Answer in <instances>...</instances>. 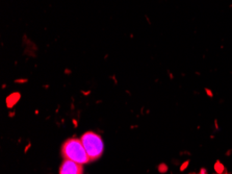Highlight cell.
I'll use <instances>...</instances> for the list:
<instances>
[{
    "label": "cell",
    "mask_w": 232,
    "mask_h": 174,
    "mask_svg": "<svg viewBox=\"0 0 232 174\" xmlns=\"http://www.w3.org/2000/svg\"><path fill=\"white\" fill-rule=\"evenodd\" d=\"M59 174H84V168L80 164L65 158L59 167Z\"/></svg>",
    "instance_id": "obj_3"
},
{
    "label": "cell",
    "mask_w": 232,
    "mask_h": 174,
    "mask_svg": "<svg viewBox=\"0 0 232 174\" xmlns=\"http://www.w3.org/2000/svg\"><path fill=\"white\" fill-rule=\"evenodd\" d=\"M62 154L66 160H71L80 165H85L91 162L81 140L77 138H70L65 141L62 147Z\"/></svg>",
    "instance_id": "obj_1"
},
{
    "label": "cell",
    "mask_w": 232,
    "mask_h": 174,
    "mask_svg": "<svg viewBox=\"0 0 232 174\" xmlns=\"http://www.w3.org/2000/svg\"><path fill=\"white\" fill-rule=\"evenodd\" d=\"M81 142L89 155L91 162L100 158L104 151V143L101 136L94 132H87L81 136Z\"/></svg>",
    "instance_id": "obj_2"
},
{
    "label": "cell",
    "mask_w": 232,
    "mask_h": 174,
    "mask_svg": "<svg viewBox=\"0 0 232 174\" xmlns=\"http://www.w3.org/2000/svg\"><path fill=\"white\" fill-rule=\"evenodd\" d=\"M216 170H218V172H219V173H222V172H223V169H224V167H223V166H222L221 164L219 163V162L216 163Z\"/></svg>",
    "instance_id": "obj_4"
}]
</instances>
